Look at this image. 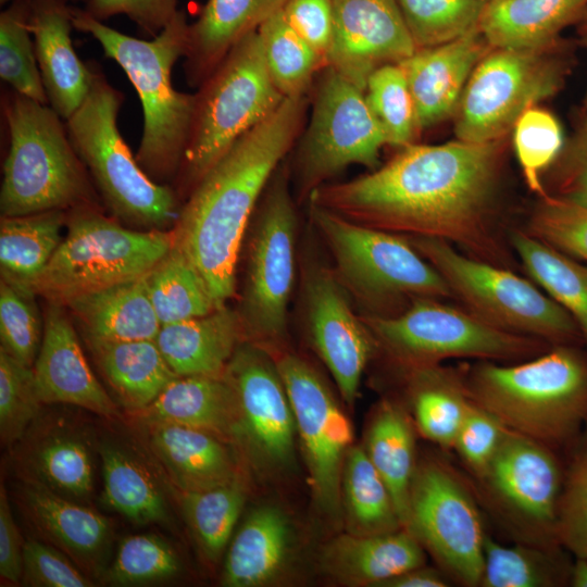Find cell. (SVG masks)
<instances>
[{"mask_svg": "<svg viewBox=\"0 0 587 587\" xmlns=\"http://www.w3.org/2000/svg\"><path fill=\"white\" fill-rule=\"evenodd\" d=\"M502 154V139L409 143L385 165L324 184L308 200L350 222L445 240L503 267L505 252L492 225Z\"/></svg>", "mask_w": 587, "mask_h": 587, "instance_id": "6da1fadb", "label": "cell"}, {"mask_svg": "<svg viewBox=\"0 0 587 587\" xmlns=\"http://www.w3.org/2000/svg\"><path fill=\"white\" fill-rule=\"evenodd\" d=\"M304 112V96L286 97L235 141L180 208L172 228L174 245L198 267L218 308L236 294L237 264L249 223L296 142Z\"/></svg>", "mask_w": 587, "mask_h": 587, "instance_id": "7a4b0ae2", "label": "cell"}, {"mask_svg": "<svg viewBox=\"0 0 587 587\" xmlns=\"http://www.w3.org/2000/svg\"><path fill=\"white\" fill-rule=\"evenodd\" d=\"M72 23L100 43L137 91L143 127L136 160L152 180L168 185L179 172L196 108V93L180 92L172 83L174 64L188 45L185 13L178 11L151 40L125 35L76 8Z\"/></svg>", "mask_w": 587, "mask_h": 587, "instance_id": "3957f363", "label": "cell"}, {"mask_svg": "<svg viewBox=\"0 0 587 587\" xmlns=\"http://www.w3.org/2000/svg\"><path fill=\"white\" fill-rule=\"evenodd\" d=\"M464 383L505 428L557 451L587 425V358L569 345L516 364L482 361L464 371Z\"/></svg>", "mask_w": 587, "mask_h": 587, "instance_id": "277c9868", "label": "cell"}, {"mask_svg": "<svg viewBox=\"0 0 587 587\" xmlns=\"http://www.w3.org/2000/svg\"><path fill=\"white\" fill-rule=\"evenodd\" d=\"M309 217L362 317H391L416 299L452 297L441 275L407 237L350 222L311 202Z\"/></svg>", "mask_w": 587, "mask_h": 587, "instance_id": "5b68a950", "label": "cell"}, {"mask_svg": "<svg viewBox=\"0 0 587 587\" xmlns=\"http://www.w3.org/2000/svg\"><path fill=\"white\" fill-rule=\"evenodd\" d=\"M123 95L93 67L91 88L65 121L71 142L112 216L141 230H171L179 215V196L152 180L123 139L117 116Z\"/></svg>", "mask_w": 587, "mask_h": 587, "instance_id": "8992f818", "label": "cell"}, {"mask_svg": "<svg viewBox=\"0 0 587 587\" xmlns=\"http://www.w3.org/2000/svg\"><path fill=\"white\" fill-rule=\"evenodd\" d=\"M4 115L10 145L3 163L1 216L98 205L99 196L63 118L50 105L13 91Z\"/></svg>", "mask_w": 587, "mask_h": 587, "instance_id": "52a82bcc", "label": "cell"}, {"mask_svg": "<svg viewBox=\"0 0 587 587\" xmlns=\"http://www.w3.org/2000/svg\"><path fill=\"white\" fill-rule=\"evenodd\" d=\"M285 97L274 85L260 34L239 40L196 93L192 125L176 182L188 197L243 134L270 116Z\"/></svg>", "mask_w": 587, "mask_h": 587, "instance_id": "ba28073f", "label": "cell"}, {"mask_svg": "<svg viewBox=\"0 0 587 587\" xmlns=\"http://www.w3.org/2000/svg\"><path fill=\"white\" fill-rule=\"evenodd\" d=\"M66 234L33 285L47 301L63 300L146 276L171 250V230L128 227L83 205L67 211Z\"/></svg>", "mask_w": 587, "mask_h": 587, "instance_id": "9c48e42d", "label": "cell"}, {"mask_svg": "<svg viewBox=\"0 0 587 587\" xmlns=\"http://www.w3.org/2000/svg\"><path fill=\"white\" fill-rule=\"evenodd\" d=\"M298 220L284 162L271 178L246 232L243 284L237 312L245 340L273 353L288 338L296 277Z\"/></svg>", "mask_w": 587, "mask_h": 587, "instance_id": "30bf717a", "label": "cell"}, {"mask_svg": "<svg viewBox=\"0 0 587 587\" xmlns=\"http://www.w3.org/2000/svg\"><path fill=\"white\" fill-rule=\"evenodd\" d=\"M407 239L441 275L452 297L486 323L554 346L567 345L579 333L570 313L527 279L459 252L445 240Z\"/></svg>", "mask_w": 587, "mask_h": 587, "instance_id": "8fae6325", "label": "cell"}, {"mask_svg": "<svg viewBox=\"0 0 587 587\" xmlns=\"http://www.w3.org/2000/svg\"><path fill=\"white\" fill-rule=\"evenodd\" d=\"M362 320L377 347L404 372L457 358L524 361L548 350L544 340L499 329L439 299L420 298L396 316Z\"/></svg>", "mask_w": 587, "mask_h": 587, "instance_id": "7c38bea8", "label": "cell"}, {"mask_svg": "<svg viewBox=\"0 0 587 587\" xmlns=\"http://www.w3.org/2000/svg\"><path fill=\"white\" fill-rule=\"evenodd\" d=\"M480 502L472 479L448 459L419 461L409 500L407 528L451 580L478 587L484 530Z\"/></svg>", "mask_w": 587, "mask_h": 587, "instance_id": "4fadbf2b", "label": "cell"}, {"mask_svg": "<svg viewBox=\"0 0 587 587\" xmlns=\"http://www.w3.org/2000/svg\"><path fill=\"white\" fill-rule=\"evenodd\" d=\"M557 452L508 429L488 467L472 479L480 505L515 542L561 546L557 511L565 470Z\"/></svg>", "mask_w": 587, "mask_h": 587, "instance_id": "5bb4252c", "label": "cell"}, {"mask_svg": "<svg viewBox=\"0 0 587 587\" xmlns=\"http://www.w3.org/2000/svg\"><path fill=\"white\" fill-rule=\"evenodd\" d=\"M554 47L492 48L475 66L461 95L453 115L457 139H502L526 110L553 96L562 87L567 68L553 52Z\"/></svg>", "mask_w": 587, "mask_h": 587, "instance_id": "9a60e30c", "label": "cell"}, {"mask_svg": "<svg viewBox=\"0 0 587 587\" xmlns=\"http://www.w3.org/2000/svg\"><path fill=\"white\" fill-rule=\"evenodd\" d=\"M385 134L364 91L325 67L317 84L311 121L296 159L297 189L304 199L349 165L379 166Z\"/></svg>", "mask_w": 587, "mask_h": 587, "instance_id": "2e32d148", "label": "cell"}, {"mask_svg": "<svg viewBox=\"0 0 587 587\" xmlns=\"http://www.w3.org/2000/svg\"><path fill=\"white\" fill-rule=\"evenodd\" d=\"M274 355L291 403L313 500L320 513L338 523L342 469L353 445L351 422L312 364L284 350Z\"/></svg>", "mask_w": 587, "mask_h": 587, "instance_id": "e0dca14e", "label": "cell"}, {"mask_svg": "<svg viewBox=\"0 0 587 587\" xmlns=\"http://www.w3.org/2000/svg\"><path fill=\"white\" fill-rule=\"evenodd\" d=\"M225 375L237 397V444L251 464L272 476L291 471L296 464L297 429L274 353L242 340Z\"/></svg>", "mask_w": 587, "mask_h": 587, "instance_id": "ac0fdd59", "label": "cell"}, {"mask_svg": "<svg viewBox=\"0 0 587 587\" xmlns=\"http://www.w3.org/2000/svg\"><path fill=\"white\" fill-rule=\"evenodd\" d=\"M302 317L309 340L352 407L377 342L332 267L307 258L301 277Z\"/></svg>", "mask_w": 587, "mask_h": 587, "instance_id": "d6986e66", "label": "cell"}, {"mask_svg": "<svg viewBox=\"0 0 587 587\" xmlns=\"http://www.w3.org/2000/svg\"><path fill=\"white\" fill-rule=\"evenodd\" d=\"M416 51L396 0H334V27L326 57L330 67L365 91L371 74Z\"/></svg>", "mask_w": 587, "mask_h": 587, "instance_id": "ffe728a7", "label": "cell"}, {"mask_svg": "<svg viewBox=\"0 0 587 587\" xmlns=\"http://www.w3.org/2000/svg\"><path fill=\"white\" fill-rule=\"evenodd\" d=\"M33 370L41 402L74 404L107 419L117 415L115 403L88 365L68 311L60 302L48 300Z\"/></svg>", "mask_w": 587, "mask_h": 587, "instance_id": "44dd1931", "label": "cell"}, {"mask_svg": "<svg viewBox=\"0 0 587 587\" xmlns=\"http://www.w3.org/2000/svg\"><path fill=\"white\" fill-rule=\"evenodd\" d=\"M491 49L476 27L452 41L417 49L399 63L413 99L417 130L454 115L473 70Z\"/></svg>", "mask_w": 587, "mask_h": 587, "instance_id": "7402d4cb", "label": "cell"}, {"mask_svg": "<svg viewBox=\"0 0 587 587\" xmlns=\"http://www.w3.org/2000/svg\"><path fill=\"white\" fill-rule=\"evenodd\" d=\"M27 26L48 104L66 121L84 102L93 80V66L78 58L72 43V8L62 0H35L28 4Z\"/></svg>", "mask_w": 587, "mask_h": 587, "instance_id": "603a6c76", "label": "cell"}, {"mask_svg": "<svg viewBox=\"0 0 587 587\" xmlns=\"http://www.w3.org/2000/svg\"><path fill=\"white\" fill-rule=\"evenodd\" d=\"M320 563L328 576L344 585L380 587L426 564V551L405 528L366 536L345 532L325 545Z\"/></svg>", "mask_w": 587, "mask_h": 587, "instance_id": "cb8c5ba5", "label": "cell"}, {"mask_svg": "<svg viewBox=\"0 0 587 587\" xmlns=\"http://www.w3.org/2000/svg\"><path fill=\"white\" fill-rule=\"evenodd\" d=\"M294 553V532L278 507L253 509L233 538L224 562L222 585L262 587L277 583Z\"/></svg>", "mask_w": 587, "mask_h": 587, "instance_id": "d4e9b609", "label": "cell"}, {"mask_svg": "<svg viewBox=\"0 0 587 587\" xmlns=\"http://www.w3.org/2000/svg\"><path fill=\"white\" fill-rule=\"evenodd\" d=\"M154 340L177 376H222L245 335L237 310L226 304L207 315L162 325Z\"/></svg>", "mask_w": 587, "mask_h": 587, "instance_id": "484cf974", "label": "cell"}, {"mask_svg": "<svg viewBox=\"0 0 587 587\" xmlns=\"http://www.w3.org/2000/svg\"><path fill=\"white\" fill-rule=\"evenodd\" d=\"M286 0H207L189 24L185 76L197 87L213 73L230 49L279 11Z\"/></svg>", "mask_w": 587, "mask_h": 587, "instance_id": "4316f807", "label": "cell"}, {"mask_svg": "<svg viewBox=\"0 0 587 587\" xmlns=\"http://www.w3.org/2000/svg\"><path fill=\"white\" fill-rule=\"evenodd\" d=\"M139 412L149 423L189 426L237 442V397L225 374L177 376Z\"/></svg>", "mask_w": 587, "mask_h": 587, "instance_id": "83f0119b", "label": "cell"}, {"mask_svg": "<svg viewBox=\"0 0 587 587\" xmlns=\"http://www.w3.org/2000/svg\"><path fill=\"white\" fill-rule=\"evenodd\" d=\"M60 303L77 320L86 338L111 341L155 339L161 327L145 276L79 294Z\"/></svg>", "mask_w": 587, "mask_h": 587, "instance_id": "f1b7e54d", "label": "cell"}, {"mask_svg": "<svg viewBox=\"0 0 587 587\" xmlns=\"http://www.w3.org/2000/svg\"><path fill=\"white\" fill-rule=\"evenodd\" d=\"M587 10V0H488L479 29L491 48L541 50Z\"/></svg>", "mask_w": 587, "mask_h": 587, "instance_id": "f546056e", "label": "cell"}, {"mask_svg": "<svg viewBox=\"0 0 587 587\" xmlns=\"http://www.w3.org/2000/svg\"><path fill=\"white\" fill-rule=\"evenodd\" d=\"M151 444L182 491L207 490L240 477L227 441L172 423H150Z\"/></svg>", "mask_w": 587, "mask_h": 587, "instance_id": "4dcf8cb0", "label": "cell"}, {"mask_svg": "<svg viewBox=\"0 0 587 587\" xmlns=\"http://www.w3.org/2000/svg\"><path fill=\"white\" fill-rule=\"evenodd\" d=\"M416 428L405 405L383 399L374 408L365 432L363 448L394 498L404 528L409 516L411 485L416 460Z\"/></svg>", "mask_w": 587, "mask_h": 587, "instance_id": "1f68e13d", "label": "cell"}, {"mask_svg": "<svg viewBox=\"0 0 587 587\" xmlns=\"http://www.w3.org/2000/svg\"><path fill=\"white\" fill-rule=\"evenodd\" d=\"M86 340L104 377L127 409L143 410L177 377L154 339Z\"/></svg>", "mask_w": 587, "mask_h": 587, "instance_id": "d6a6232c", "label": "cell"}, {"mask_svg": "<svg viewBox=\"0 0 587 587\" xmlns=\"http://www.w3.org/2000/svg\"><path fill=\"white\" fill-rule=\"evenodd\" d=\"M405 374L410 413L416 432L441 450L451 451L471 405L464 371L438 364Z\"/></svg>", "mask_w": 587, "mask_h": 587, "instance_id": "836d02e7", "label": "cell"}, {"mask_svg": "<svg viewBox=\"0 0 587 587\" xmlns=\"http://www.w3.org/2000/svg\"><path fill=\"white\" fill-rule=\"evenodd\" d=\"M66 216L67 211L63 210L1 216V278L33 291V285L63 239Z\"/></svg>", "mask_w": 587, "mask_h": 587, "instance_id": "e575fe53", "label": "cell"}, {"mask_svg": "<svg viewBox=\"0 0 587 587\" xmlns=\"http://www.w3.org/2000/svg\"><path fill=\"white\" fill-rule=\"evenodd\" d=\"M340 496L347 533L366 536L404 528L391 492L363 446L352 445L347 452Z\"/></svg>", "mask_w": 587, "mask_h": 587, "instance_id": "d590c367", "label": "cell"}, {"mask_svg": "<svg viewBox=\"0 0 587 587\" xmlns=\"http://www.w3.org/2000/svg\"><path fill=\"white\" fill-rule=\"evenodd\" d=\"M510 242L530 278L570 313L587 344V264L522 230L511 232Z\"/></svg>", "mask_w": 587, "mask_h": 587, "instance_id": "8d00e7d4", "label": "cell"}, {"mask_svg": "<svg viewBox=\"0 0 587 587\" xmlns=\"http://www.w3.org/2000/svg\"><path fill=\"white\" fill-rule=\"evenodd\" d=\"M564 548L523 542L505 546L486 534L478 587H561L569 585L572 561Z\"/></svg>", "mask_w": 587, "mask_h": 587, "instance_id": "74e56055", "label": "cell"}, {"mask_svg": "<svg viewBox=\"0 0 587 587\" xmlns=\"http://www.w3.org/2000/svg\"><path fill=\"white\" fill-rule=\"evenodd\" d=\"M145 280L161 326L207 315L218 308L198 267L175 245Z\"/></svg>", "mask_w": 587, "mask_h": 587, "instance_id": "f35d334b", "label": "cell"}, {"mask_svg": "<svg viewBox=\"0 0 587 587\" xmlns=\"http://www.w3.org/2000/svg\"><path fill=\"white\" fill-rule=\"evenodd\" d=\"M25 499L39 528L70 551L92 554L104 545L109 524L96 511L34 485L26 488Z\"/></svg>", "mask_w": 587, "mask_h": 587, "instance_id": "ab89813d", "label": "cell"}, {"mask_svg": "<svg viewBox=\"0 0 587 587\" xmlns=\"http://www.w3.org/2000/svg\"><path fill=\"white\" fill-rule=\"evenodd\" d=\"M241 477L207 490L182 491L187 523L203 555L211 562L227 547L246 501Z\"/></svg>", "mask_w": 587, "mask_h": 587, "instance_id": "60d3db41", "label": "cell"}, {"mask_svg": "<svg viewBox=\"0 0 587 587\" xmlns=\"http://www.w3.org/2000/svg\"><path fill=\"white\" fill-rule=\"evenodd\" d=\"M268 74L286 97L304 96L324 63L316 51L287 23L282 9L259 28ZM325 67V66H324Z\"/></svg>", "mask_w": 587, "mask_h": 587, "instance_id": "b9f144b4", "label": "cell"}, {"mask_svg": "<svg viewBox=\"0 0 587 587\" xmlns=\"http://www.w3.org/2000/svg\"><path fill=\"white\" fill-rule=\"evenodd\" d=\"M101 457L107 503L135 523L163 521L165 503L142 467L111 447L103 448Z\"/></svg>", "mask_w": 587, "mask_h": 587, "instance_id": "7bdbcfd3", "label": "cell"}, {"mask_svg": "<svg viewBox=\"0 0 587 587\" xmlns=\"http://www.w3.org/2000/svg\"><path fill=\"white\" fill-rule=\"evenodd\" d=\"M417 49L458 39L478 27L488 0H396Z\"/></svg>", "mask_w": 587, "mask_h": 587, "instance_id": "ee69618b", "label": "cell"}, {"mask_svg": "<svg viewBox=\"0 0 587 587\" xmlns=\"http://www.w3.org/2000/svg\"><path fill=\"white\" fill-rule=\"evenodd\" d=\"M27 15L28 5L20 1L0 14V76L13 91L48 104Z\"/></svg>", "mask_w": 587, "mask_h": 587, "instance_id": "f6af8a7d", "label": "cell"}, {"mask_svg": "<svg viewBox=\"0 0 587 587\" xmlns=\"http://www.w3.org/2000/svg\"><path fill=\"white\" fill-rule=\"evenodd\" d=\"M365 99L382 127L387 145L412 143L417 130L413 99L399 64L383 65L367 79Z\"/></svg>", "mask_w": 587, "mask_h": 587, "instance_id": "bcb514c9", "label": "cell"}, {"mask_svg": "<svg viewBox=\"0 0 587 587\" xmlns=\"http://www.w3.org/2000/svg\"><path fill=\"white\" fill-rule=\"evenodd\" d=\"M513 142L527 186L546 195L541 174L553 165L564 147L560 123L550 112L532 107L516 121Z\"/></svg>", "mask_w": 587, "mask_h": 587, "instance_id": "7dc6e473", "label": "cell"}, {"mask_svg": "<svg viewBox=\"0 0 587 587\" xmlns=\"http://www.w3.org/2000/svg\"><path fill=\"white\" fill-rule=\"evenodd\" d=\"M35 297L33 291L0 279V348L28 366L34 365L43 336Z\"/></svg>", "mask_w": 587, "mask_h": 587, "instance_id": "c3c4849f", "label": "cell"}, {"mask_svg": "<svg viewBox=\"0 0 587 587\" xmlns=\"http://www.w3.org/2000/svg\"><path fill=\"white\" fill-rule=\"evenodd\" d=\"M33 366L0 348V435L3 445L22 437L39 411Z\"/></svg>", "mask_w": 587, "mask_h": 587, "instance_id": "681fc988", "label": "cell"}, {"mask_svg": "<svg viewBox=\"0 0 587 587\" xmlns=\"http://www.w3.org/2000/svg\"><path fill=\"white\" fill-rule=\"evenodd\" d=\"M528 234L587 262V207L544 195L530 215Z\"/></svg>", "mask_w": 587, "mask_h": 587, "instance_id": "f907efd6", "label": "cell"}, {"mask_svg": "<svg viewBox=\"0 0 587 587\" xmlns=\"http://www.w3.org/2000/svg\"><path fill=\"white\" fill-rule=\"evenodd\" d=\"M559 544L574 557L587 559V438L564 472L557 511Z\"/></svg>", "mask_w": 587, "mask_h": 587, "instance_id": "816d5d0a", "label": "cell"}, {"mask_svg": "<svg viewBox=\"0 0 587 587\" xmlns=\"http://www.w3.org/2000/svg\"><path fill=\"white\" fill-rule=\"evenodd\" d=\"M179 561L172 547L154 535H133L120 545L108 572V580L118 585L142 584L177 574Z\"/></svg>", "mask_w": 587, "mask_h": 587, "instance_id": "f5cc1de1", "label": "cell"}, {"mask_svg": "<svg viewBox=\"0 0 587 587\" xmlns=\"http://www.w3.org/2000/svg\"><path fill=\"white\" fill-rule=\"evenodd\" d=\"M507 432L508 428L496 416L471 400L452 450L472 478L478 477L488 467Z\"/></svg>", "mask_w": 587, "mask_h": 587, "instance_id": "db71d44e", "label": "cell"}, {"mask_svg": "<svg viewBox=\"0 0 587 587\" xmlns=\"http://www.w3.org/2000/svg\"><path fill=\"white\" fill-rule=\"evenodd\" d=\"M37 465L46 480L62 491L82 496L91 489L88 451L77 440L64 437L49 440L37 453Z\"/></svg>", "mask_w": 587, "mask_h": 587, "instance_id": "11a10c76", "label": "cell"}, {"mask_svg": "<svg viewBox=\"0 0 587 587\" xmlns=\"http://www.w3.org/2000/svg\"><path fill=\"white\" fill-rule=\"evenodd\" d=\"M23 575L28 585L87 587L91 583L61 553L36 540H27L23 551Z\"/></svg>", "mask_w": 587, "mask_h": 587, "instance_id": "9f6ffc18", "label": "cell"}, {"mask_svg": "<svg viewBox=\"0 0 587 587\" xmlns=\"http://www.w3.org/2000/svg\"><path fill=\"white\" fill-rule=\"evenodd\" d=\"M553 165L554 197L587 207V116L580 121Z\"/></svg>", "mask_w": 587, "mask_h": 587, "instance_id": "6f0895ef", "label": "cell"}, {"mask_svg": "<svg viewBox=\"0 0 587 587\" xmlns=\"http://www.w3.org/2000/svg\"><path fill=\"white\" fill-rule=\"evenodd\" d=\"M287 23L316 51L326 66L334 27V0H286Z\"/></svg>", "mask_w": 587, "mask_h": 587, "instance_id": "680465c9", "label": "cell"}, {"mask_svg": "<svg viewBox=\"0 0 587 587\" xmlns=\"http://www.w3.org/2000/svg\"><path fill=\"white\" fill-rule=\"evenodd\" d=\"M85 11L102 22L114 15H126L152 37L178 12L177 0H89Z\"/></svg>", "mask_w": 587, "mask_h": 587, "instance_id": "91938a15", "label": "cell"}, {"mask_svg": "<svg viewBox=\"0 0 587 587\" xmlns=\"http://www.w3.org/2000/svg\"><path fill=\"white\" fill-rule=\"evenodd\" d=\"M24 544L11 513L5 488H0V574L18 583L23 575Z\"/></svg>", "mask_w": 587, "mask_h": 587, "instance_id": "94428289", "label": "cell"}, {"mask_svg": "<svg viewBox=\"0 0 587 587\" xmlns=\"http://www.w3.org/2000/svg\"><path fill=\"white\" fill-rule=\"evenodd\" d=\"M452 585L439 567L426 564L403 572L380 585V587H447Z\"/></svg>", "mask_w": 587, "mask_h": 587, "instance_id": "6125c7cd", "label": "cell"}, {"mask_svg": "<svg viewBox=\"0 0 587 587\" xmlns=\"http://www.w3.org/2000/svg\"><path fill=\"white\" fill-rule=\"evenodd\" d=\"M569 585L572 587H587V559L574 557L572 561Z\"/></svg>", "mask_w": 587, "mask_h": 587, "instance_id": "be15d7a7", "label": "cell"}, {"mask_svg": "<svg viewBox=\"0 0 587 587\" xmlns=\"http://www.w3.org/2000/svg\"><path fill=\"white\" fill-rule=\"evenodd\" d=\"M580 438H587V425H586Z\"/></svg>", "mask_w": 587, "mask_h": 587, "instance_id": "e7e4bbea", "label": "cell"}, {"mask_svg": "<svg viewBox=\"0 0 587 587\" xmlns=\"http://www.w3.org/2000/svg\"><path fill=\"white\" fill-rule=\"evenodd\" d=\"M8 1H10V0H0L1 3H5Z\"/></svg>", "mask_w": 587, "mask_h": 587, "instance_id": "03108f58", "label": "cell"}, {"mask_svg": "<svg viewBox=\"0 0 587 587\" xmlns=\"http://www.w3.org/2000/svg\"><path fill=\"white\" fill-rule=\"evenodd\" d=\"M585 39H586V45H587V37ZM586 105H587V96H586Z\"/></svg>", "mask_w": 587, "mask_h": 587, "instance_id": "003e7915", "label": "cell"}]
</instances>
